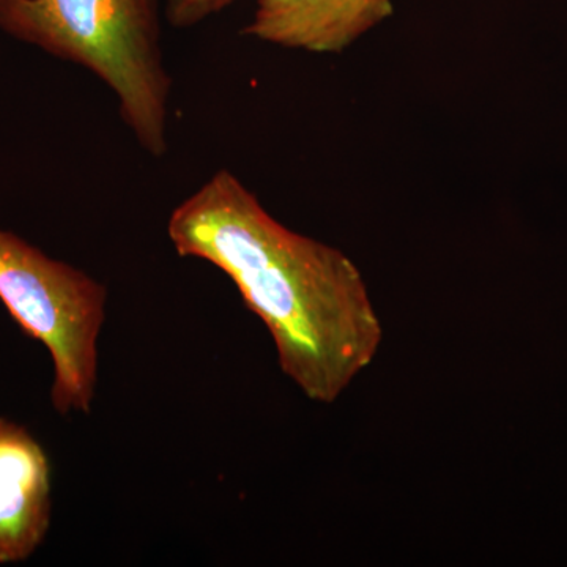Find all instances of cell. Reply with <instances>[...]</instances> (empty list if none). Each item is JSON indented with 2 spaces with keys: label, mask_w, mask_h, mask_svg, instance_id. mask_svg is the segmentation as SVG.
<instances>
[{
  "label": "cell",
  "mask_w": 567,
  "mask_h": 567,
  "mask_svg": "<svg viewBox=\"0 0 567 567\" xmlns=\"http://www.w3.org/2000/svg\"><path fill=\"white\" fill-rule=\"evenodd\" d=\"M167 235L178 256L229 276L306 398L333 404L374 363L383 327L360 268L279 223L230 171L174 208Z\"/></svg>",
  "instance_id": "6da1fadb"
},
{
  "label": "cell",
  "mask_w": 567,
  "mask_h": 567,
  "mask_svg": "<svg viewBox=\"0 0 567 567\" xmlns=\"http://www.w3.org/2000/svg\"><path fill=\"white\" fill-rule=\"evenodd\" d=\"M0 29L92 71L117 96L137 144L166 155L173 80L159 0H0Z\"/></svg>",
  "instance_id": "7a4b0ae2"
},
{
  "label": "cell",
  "mask_w": 567,
  "mask_h": 567,
  "mask_svg": "<svg viewBox=\"0 0 567 567\" xmlns=\"http://www.w3.org/2000/svg\"><path fill=\"white\" fill-rule=\"evenodd\" d=\"M106 300V287L92 276L0 230V301L50 352L51 402L61 415L91 413Z\"/></svg>",
  "instance_id": "3957f363"
},
{
  "label": "cell",
  "mask_w": 567,
  "mask_h": 567,
  "mask_svg": "<svg viewBox=\"0 0 567 567\" xmlns=\"http://www.w3.org/2000/svg\"><path fill=\"white\" fill-rule=\"evenodd\" d=\"M51 464L31 432L0 417V563L25 561L51 527Z\"/></svg>",
  "instance_id": "277c9868"
},
{
  "label": "cell",
  "mask_w": 567,
  "mask_h": 567,
  "mask_svg": "<svg viewBox=\"0 0 567 567\" xmlns=\"http://www.w3.org/2000/svg\"><path fill=\"white\" fill-rule=\"evenodd\" d=\"M393 13V0H257L244 33L286 50L338 54Z\"/></svg>",
  "instance_id": "5b68a950"
},
{
  "label": "cell",
  "mask_w": 567,
  "mask_h": 567,
  "mask_svg": "<svg viewBox=\"0 0 567 567\" xmlns=\"http://www.w3.org/2000/svg\"><path fill=\"white\" fill-rule=\"evenodd\" d=\"M234 2L235 0H166V17L174 28H193Z\"/></svg>",
  "instance_id": "8992f818"
}]
</instances>
